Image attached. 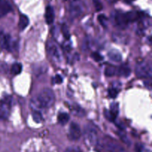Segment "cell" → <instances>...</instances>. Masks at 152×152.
Segmentation results:
<instances>
[{
    "label": "cell",
    "instance_id": "cell-1",
    "mask_svg": "<svg viewBox=\"0 0 152 152\" xmlns=\"http://www.w3.org/2000/svg\"><path fill=\"white\" fill-rule=\"evenodd\" d=\"M34 105L38 108L48 109L53 106L55 102V96L53 91L50 88H44L40 91L35 99H33Z\"/></svg>",
    "mask_w": 152,
    "mask_h": 152
},
{
    "label": "cell",
    "instance_id": "cell-2",
    "mask_svg": "<svg viewBox=\"0 0 152 152\" xmlns=\"http://www.w3.org/2000/svg\"><path fill=\"white\" fill-rule=\"evenodd\" d=\"M102 148L108 152H124L123 147L113 138L110 137H105L102 140Z\"/></svg>",
    "mask_w": 152,
    "mask_h": 152
},
{
    "label": "cell",
    "instance_id": "cell-3",
    "mask_svg": "<svg viewBox=\"0 0 152 152\" xmlns=\"http://www.w3.org/2000/svg\"><path fill=\"white\" fill-rule=\"evenodd\" d=\"M136 75L141 79H145L151 77V66L147 62H142L137 64L136 67Z\"/></svg>",
    "mask_w": 152,
    "mask_h": 152
},
{
    "label": "cell",
    "instance_id": "cell-4",
    "mask_svg": "<svg viewBox=\"0 0 152 152\" xmlns=\"http://www.w3.org/2000/svg\"><path fill=\"white\" fill-rule=\"evenodd\" d=\"M85 137L91 145H96L98 143L97 131L93 125L88 124L85 127Z\"/></svg>",
    "mask_w": 152,
    "mask_h": 152
},
{
    "label": "cell",
    "instance_id": "cell-5",
    "mask_svg": "<svg viewBox=\"0 0 152 152\" xmlns=\"http://www.w3.org/2000/svg\"><path fill=\"white\" fill-rule=\"evenodd\" d=\"M11 107V98L6 96L0 101V120H7Z\"/></svg>",
    "mask_w": 152,
    "mask_h": 152
},
{
    "label": "cell",
    "instance_id": "cell-6",
    "mask_svg": "<svg viewBox=\"0 0 152 152\" xmlns=\"http://www.w3.org/2000/svg\"><path fill=\"white\" fill-rule=\"evenodd\" d=\"M48 51L52 58L56 62H59L62 59V54L57 45L53 41H50L48 44Z\"/></svg>",
    "mask_w": 152,
    "mask_h": 152
},
{
    "label": "cell",
    "instance_id": "cell-7",
    "mask_svg": "<svg viewBox=\"0 0 152 152\" xmlns=\"http://www.w3.org/2000/svg\"><path fill=\"white\" fill-rule=\"evenodd\" d=\"M114 22L116 25L122 29H125L129 25V22L127 21L126 15L124 13L120 11H116L114 13Z\"/></svg>",
    "mask_w": 152,
    "mask_h": 152
},
{
    "label": "cell",
    "instance_id": "cell-8",
    "mask_svg": "<svg viewBox=\"0 0 152 152\" xmlns=\"http://www.w3.org/2000/svg\"><path fill=\"white\" fill-rule=\"evenodd\" d=\"M81 137V129L79 125L76 123H72L70 125L68 137L71 140H77Z\"/></svg>",
    "mask_w": 152,
    "mask_h": 152
},
{
    "label": "cell",
    "instance_id": "cell-9",
    "mask_svg": "<svg viewBox=\"0 0 152 152\" xmlns=\"http://www.w3.org/2000/svg\"><path fill=\"white\" fill-rule=\"evenodd\" d=\"M83 12V8L80 3L77 2V1H74V2L71 4L69 8V13L70 15L72 16L73 18L78 17Z\"/></svg>",
    "mask_w": 152,
    "mask_h": 152
},
{
    "label": "cell",
    "instance_id": "cell-10",
    "mask_svg": "<svg viewBox=\"0 0 152 152\" xmlns=\"http://www.w3.org/2000/svg\"><path fill=\"white\" fill-rule=\"evenodd\" d=\"M119 113V106L117 103H113L111 104V107H110V110L108 112H105V116L107 118L109 119L111 121H114L116 117H117Z\"/></svg>",
    "mask_w": 152,
    "mask_h": 152
},
{
    "label": "cell",
    "instance_id": "cell-11",
    "mask_svg": "<svg viewBox=\"0 0 152 152\" xmlns=\"http://www.w3.org/2000/svg\"><path fill=\"white\" fill-rule=\"evenodd\" d=\"M11 10V5L7 0H0V18L7 15Z\"/></svg>",
    "mask_w": 152,
    "mask_h": 152
},
{
    "label": "cell",
    "instance_id": "cell-12",
    "mask_svg": "<svg viewBox=\"0 0 152 152\" xmlns=\"http://www.w3.org/2000/svg\"><path fill=\"white\" fill-rule=\"evenodd\" d=\"M54 10L53 7L51 6H48L45 10V20L48 25H50L54 21Z\"/></svg>",
    "mask_w": 152,
    "mask_h": 152
},
{
    "label": "cell",
    "instance_id": "cell-13",
    "mask_svg": "<svg viewBox=\"0 0 152 152\" xmlns=\"http://www.w3.org/2000/svg\"><path fill=\"white\" fill-rule=\"evenodd\" d=\"M108 58L114 62H120L122 61V55L118 50H111L108 53Z\"/></svg>",
    "mask_w": 152,
    "mask_h": 152
},
{
    "label": "cell",
    "instance_id": "cell-14",
    "mask_svg": "<svg viewBox=\"0 0 152 152\" xmlns=\"http://www.w3.org/2000/svg\"><path fill=\"white\" fill-rule=\"evenodd\" d=\"M127 21L129 22H133L138 20L140 18V13L137 11H130L125 13Z\"/></svg>",
    "mask_w": 152,
    "mask_h": 152
},
{
    "label": "cell",
    "instance_id": "cell-15",
    "mask_svg": "<svg viewBox=\"0 0 152 152\" xmlns=\"http://www.w3.org/2000/svg\"><path fill=\"white\" fill-rule=\"evenodd\" d=\"M28 24H29V19H28V16L26 15L22 14L19 17V29L23 31L26 28V27L28 26Z\"/></svg>",
    "mask_w": 152,
    "mask_h": 152
},
{
    "label": "cell",
    "instance_id": "cell-16",
    "mask_svg": "<svg viewBox=\"0 0 152 152\" xmlns=\"http://www.w3.org/2000/svg\"><path fill=\"white\" fill-rule=\"evenodd\" d=\"M117 74H118V75L121 76V77H128L131 74V69L127 65H122L121 67L119 68Z\"/></svg>",
    "mask_w": 152,
    "mask_h": 152
},
{
    "label": "cell",
    "instance_id": "cell-17",
    "mask_svg": "<svg viewBox=\"0 0 152 152\" xmlns=\"http://www.w3.org/2000/svg\"><path fill=\"white\" fill-rule=\"evenodd\" d=\"M69 115L67 113H60L58 115V121L61 125H65L69 121Z\"/></svg>",
    "mask_w": 152,
    "mask_h": 152
},
{
    "label": "cell",
    "instance_id": "cell-18",
    "mask_svg": "<svg viewBox=\"0 0 152 152\" xmlns=\"http://www.w3.org/2000/svg\"><path fill=\"white\" fill-rule=\"evenodd\" d=\"M22 65L20 63H14L11 67L10 72L13 75H18L22 72Z\"/></svg>",
    "mask_w": 152,
    "mask_h": 152
},
{
    "label": "cell",
    "instance_id": "cell-19",
    "mask_svg": "<svg viewBox=\"0 0 152 152\" xmlns=\"http://www.w3.org/2000/svg\"><path fill=\"white\" fill-rule=\"evenodd\" d=\"M32 117L34 121L37 123H41L42 120V113L39 111H37V110L33 111Z\"/></svg>",
    "mask_w": 152,
    "mask_h": 152
},
{
    "label": "cell",
    "instance_id": "cell-20",
    "mask_svg": "<svg viewBox=\"0 0 152 152\" xmlns=\"http://www.w3.org/2000/svg\"><path fill=\"white\" fill-rule=\"evenodd\" d=\"M117 73V68L114 66L106 67L105 70V74L107 77H113Z\"/></svg>",
    "mask_w": 152,
    "mask_h": 152
},
{
    "label": "cell",
    "instance_id": "cell-21",
    "mask_svg": "<svg viewBox=\"0 0 152 152\" xmlns=\"http://www.w3.org/2000/svg\"><path fill=\"white\" fill-rule=\"evenodd\" d=\"M62 34H63L64 37H65L66 39H69L70 38L69 30H68V26H67L66 25H65V24L62 26Z\"/></svg>",
    "mask_w": 152,
    "mask_h": 152
},
{
    "label": "cell",
    "instance_id": "cell-22",
    "mask_svg": "<svg viewBox=\"0 0 152 152\" xmlns=\"http://www.w3.org/2000/svg\"><path fill=\"white\" fill-rule=\"evenodd\" d=\"M98 20L99 22H100L101 25H102L103 27H106L107 26V23H108V19H107L106 16L105 15H99L98 16Z\"/></svg>",
    "mask_w": 152,
    "mask_h": 152
},
{
    "label": "cell",
    "instance_id": "cell-23",
    "mask_svg": "<svg viewBox=\"0 0 152 152\" xmlns=\"http://www.w3.org/2000/svg\"><path fill=\"white\" fill-rule=\"evenodd\" d=\"M91 57L96 62H100L103 59V56L100 53H97V52H94L93 53H91Z\"/></svg>",
    "mask_w": 152,
    "mask_h": 152
},
{
    "label": "cell",
    "instance_id": "cell-24",
    "mask_svg": "<svg viewBox=\"0 0 152 152\" xmlns=\"http://www.w3.org/2000/svg\"><path fill=\"white\" fill-rule=\"evenodd\" d=\"M108 94H109L110 97L116 98L118 94V91L115 88H110L108 90Z\"/></svg>",
    "mask_w": 152,
    "mask_h": 152
},
{
    "label": "cell",
    "instance_id": "cell-25",
    "mask_svg": "<svg viewBox=\"0 0 152 152\" xmlns=\"http://www.w3.org/2000/svg\"><path fill=\"white\" fill-rule=\"evenodd\" d=\"M95 8H96V11H99L102 9V3L100 2L99 0H93Z\"/></svg>",
    "mask_w": 152,
    "mask_h": 152
},
{
    "label": "cell",
    "instance_id": "cell-26",
    "mask_svg": "<svg viewBox=\"0 0 152 152\" xmlns=\"http://www.w3.org/2000/svg\"><path fill=\"white\" fill-rule=\"evenodd\" d=\"M65 152H81V150H80V148H78V147L72 146L67 148Z\"/></svg>",
    "mask_w": 152,
    "mask_h": 152
},
{
    "label": "cell",
    "instance_id": "cell-27",
    "mask_svg": "<svg viewBox=\"0 0 152 152\" xmlns=\"http://www.w3.org/2000/svg\"><path fill=\"white\" fill-rule=\"evenodd\" d=\"M62 80H63V79H62V77L60 75H56V77L53 79V81L56 84H60V83H62Z\"/></svg>",
    "mask_w": 152,
    "mask_h": 152
}]
</instances>
